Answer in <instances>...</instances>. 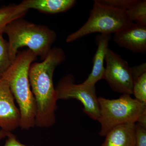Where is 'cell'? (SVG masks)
<instances>
[{"instance_id": "cell-1", "label": "cell", "mask_w": 146, "mask_h": 146, "mask_svg": "<svg viewBox=\"0 0 146 146\" xmlns=\"http://www.w3.org/2000/svg\"><path fill=\"white\" fill-rule=\"evenodd\" d=\"M65 58L62 48L52 47L42 62H33L30 67L29 80L36 103L35 126L37 127L48 128L56 122L58 100L53 78L56 68Z\"/></svg>"}, {"instance_id": "cell-2", "label": "cell", "mask_w": 146, "mask_h": 146, "mask_svg": "<svg viewBox=\"0 0 146 146\" xmlns=\"http://www.w3.org/2000/svg\"><path fill=\"white\" fill-rule=\"evenodd\" d=\"M37 58L30 50H24L17 54L15 59L2 78L7 82L21 114L20 127L28 130L35 126L36 106L29 80V70Z\"/></svg>"}, {"instance_id": "cell-3", "label": "cell", "mask_w": 146, "mask_h": 146, "mask_svg": "<svg viewBox=\"0 0 146 146\" xmlns=\"http://www.w3.org/2000/svg\"><path fill=\"white\" fill-rule=\"evenodd\" d=\"M4 33L8 37L9 54L13 61L18 50L27 47L41 59L44 60L57 38L56 33L44 25H37L23 18L7 25Z\"/></svg>"}, {"instance_id": "cell-4", "label": "cell", "mask_w": 146, "mask_h": 146, "mask_svg": "<svg viewBox=\"0 0 146 146\" xmlns=\"http://www.w3.org/2000/svg\"><path fill=\"white\" fill-rule=\"evenodd\" d=\"M99 117L97 121L101 125L100 136L105 137L108 132L117 126L136 123L146 112V105L130 95H122L117 99L98 98Z\"/></svg>"}, {"instance_id": "cell-5", "label": "cell", "mask_w": 146, "mask_h": 146, "mask_svg": "<svg viewBox=\"0 0 146 146\" xmlns=\"http://www.w3.org/2000/svg\"><path fill=\"white\" fill-rule=\"evenodd\" d=\"M133 23L125 11L105 5L96 0L86 23L77 31L69 35L66 42L70 43L95 33L115 34Z\"/></svg>"}, {"instance_id": "cell-6", "label": "cell", "mask_w": 146, "mask_h": 146, "mask_svg": "<svg viewBox=\"0 0 146 146\" xmlns=\"http://www.w3.org/2000/svg\"><path fill=\"white\" fill-rule=\"evenodd\" d=\"M55 89L58 100L79 101L83 105L84 113L92 119L98 120L99 105L96 86L87 85L83 82L76 84L74 76L68 74L60 79Z\"/></svg>"}, {"instance_id": "cell-7", "label": "cell", "mask_w": 146, "mask_h": 146, "mask_svg": "<svg viewBox=\"0 0 146 146\" xmlns=\"http://www.w3.org/2000/svg\"><path fill=\"white\" fill-rule=\"evenodd\" d=\"M105 60L106 66L104 79L112 90L122 95L133 94L134 79L132 69L127 61L109 48Z\"/></svg>"}, {"instance_id": "cell-8", "label": "cell", "mask_w": 146, "mask_h": 146, "mask_svg": "<svg viewBox=\"0 0 146 146\" xmlns=\"http://www.w3.org/2000/svg\"><path fill=\"white\" fill-rule=\"evenodd\" d=\"M14 97L5 80L0 79V127L11 132L20 127L21 114Z\"/></svg>"}, {"instance_id": "cell-9", "label": "cell", "mask_w": 146, "mask_h": 146, "mask_svg": "<svg viewBox=\"0 0 146 146\" xmlns=\"http://www.w3.org/2000/svg\"><path fill=\"white\" fill-rule=\"evenodd\" d=\"M113 40L120 47L134 53H146V26L133 23L114 34Z\"/></svg>"}, {"instance_id": "cell-10", "label": "cell", "mask_w": 146, "mask_h": 146, "mask_svg": "<svg viewBox=\"0 0 146 146\" xmlns=\"http://www.w3.org/2000/svg\"><path fill=\"white\" fill-rule=\"evenodd\" d=\"M111 34H99L96 36L97 50L93 58V68L90 74L83 83L96 86L98 82L104 79L105 68L104 61L111 39Z\"/></svg>"}, {"instance_id": "cell-11", "label": "cell", "mask_w": 146, "mask_h": 146, "mask_svg": "<svg viewBox=\"0 0 146 146\" xmlns=\"http://www.w3.org/2000/svg\"><path fill=\"white\" fill-rule=\"evenodd\" d=\"M135 124L117 126L108 132L102 146H135Z\"/></svg>"}, {"instance_id": "cell-12", "label": "cell", "mask_w": 146, "mask_h": 146, "mask_svg": "<svg viewBox=\"0 0 146 146\" xmlns=\"http://www.w3.org/2000/svg\"><path fill=\"white\" fill-rule=\"evenodd\" d=\"M76 3L75 0H25L21 3L28 10L32 9L42 13L55 14L68 11Z\"/></svg>"}, {"instance_id": "cell-13", "label": "cell", "mask_w": 146, "mask_h": 146, "mask_svg": "<svg viewBox=\"0 0 146 146\" xmlns=\"http://www.w3.org/2000/svg\"><path fill=\"white\" fill-rule=\"evenodd\" d=\"M28 11L21 3L0 7V35L4 33L8 24L16 19L23 18Z\"/></svg>"}, {"instance_id": "cell-14", "label": "cell", "mask_w": 146, "mask_h": 146, "mask_svg": "<svg viewBox=\"0 0 146 146\" xmlns=\"http://www.w3.org/2000/svg\"><path fill=\"white\" fill-rule=\"evenodd\" d=\"M129 19L131 22L146 26V1H139L133 6L126 11Z\"/></svg>"}, {"instance_id": "cell-15", "label": "cell", "mask_w": 146, "mask_h": 146, "mask_svg": "<svg viewBox=\"0 0 146 146\" xmlns=\"http://www.w3.org/2000/svg\"><path fill=\"white\" fill-rule=\"evenodd\" d=\"M13 61L9 54L8 42L0 35V79L11 65Z\"/></svg>"}, {"instance_id": "cell-16", "label": "cell", "mask_w": 146, "mask_h": 146, "mask_svg": "<svg viewBox=\"0 0 146 146\" xmlns=\"http://www.w3.org/2000/svg\"><path fill=\"white\" fill-rule=\"evenodd\" d=\"M133 94L135 99L146 105V72L134 79Z\"/></svg>"}, {"instance_id": "cell-17", "label": "cell", "mask_w": 146, "mask_h": 146, "mask_svg": "<svg viewBox=\"0 0 146 146\" xmlns=\"http://www.w3.org/2000/svg\"><path fill=\"white\" fill-rule=\"evenodd\" d=\"M103 4L112 8L126 11L136 3L139 0H98Z\"/></svg>"}, {"instance_id": "cell-18", "label": "cell", "mask_w": 146, "mask_h": 146, "mask_svg": "<svg viewBox=\"0 0 146 146\" xmlns=\"http://www.w3.org/2000/svg\"><path fill=\"white\" fill-rule=\"evenodd\" d=\"M135 146H146V127L138 123L135 124Z\"/></svg>"}, {"instance_id": "cell-19", "label": "cell", "mask_w": 146, "mask_h": 146, "mask_svg": "<svg viewBox=\"0 0 146 146\" xmlns=\"http://www.w3.org/2000/svg\"><path fill=\"white\" fill-rule=\"evenodd\" d=\"M7 138L8 139L6 141L4 146H26L17 140L13 134Z\"/></svg>"}, {"instance_id": "cell-20", "label": "cell", "mask_w": 146, "mask_h": 146, "mask_svg": "<svg viewBox=\"0 0 146 146\" xmlns=\"http://www.w3.org/2000/svg\"><path fill=\"white\" fill-rule=\"evenodd\" d=\"M12 134V133L11 132H7L1 129L0 130V140L6 137H8Z\"/></svg>"}]
</instances>
